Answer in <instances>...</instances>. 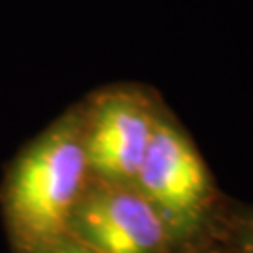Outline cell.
I'll return each mask as SVG.
<instances>
[{
	"label": "cell",
	"instance_id": "obj_2",
	"mask_svg": "<svg viewBox=\"0 0 253 253\" xmlns=\"http://www.w3.org/2000/svg\"><path fill=\"white\" fill-rule=\"evenodd\" d=\"M133 188L160 216L172 253L210 238L225 203L197 145L167 107Z\"/></svg>",
	"mask_w": 253,
	"mask_h": 253
},
{
	"label": "cell",
	"instance_id": "obj_5",
	"mask_svg": "<svg viewBox=\"0 0 253 253\" xmlns=\"http://www.w3.org/2000/svg\"><path fill=\"white\" fill-rule=\"evenodd\" d=\"M212 236L227 253H253V207L225 199Z\"/></svg>",
	"mask_w": 253,
	"mask_h": 253
},
{
	"label": "cell",
	"instance_id": "obj_7",
	"mask_svg": "<svg viewBox=\"0 0 253 253\" xmlns=\"http://www.w3.org/2000/svg\"><path fill=\"white\" fill-rule=\"evenodd\" d=\"M174 253H227L225 248L217 242L214 236H210L203 242H197V244H191L188 248H182Z\"/></svg>",
	"mask_w": 253,
	"mask_h": 253
},
{
	"label": "cell",
	"instance_id": "obj_1",
	"mask_svg": "<svg viewBox=\"0 0 253 253\" xmlns=\"http://www.w3.org/2000/svg\"><path fill=\"white\" fill-rule=\"evenodd\" d=\"M88 182L77 103L25 146L4 176L0 210L13 253H38L68 236Z\"/></svg>",
	"mask_w": 253,
	"mask_h": 253
},
{
	"label": "cell",
	"instance_id": "obj_4",
	"mask_svg": "<svg viewBox=\"0 0 253 253\" xmlns=\"http://www.w3.org/2000/svg\"><path fill=\"white\" fill-rule=\"evenodd\" d=\"M68 236L96 253H172L160 216L133 186L92 176L73 210Z\"/></svg>",
	"mask_w": 253,
	"mask_h": 253
},
{
	"label": "cell",
	"instance_id": "obj_3",
	"mask_svg": "<svg viewBox=\"0 0 253 253\" xmlns=\"http://www.w3.org/2000/svg\"><path fill=\"white\" fill-rule=\"evenodd\" d=\"M165 103L143 84H109L79 103L90 176L133 186Z\"/></svg>",
	"mask_w": 253,
	"mask_h": 253
},
{
	"label": "cell",
	"instance_id": "obj_6",
	"mask_svg": "<svg viewBox=\"0 0 253 253\" xmlns=\"http://www.w3.org/2000/svg\"><path fill=\"white\" fill-rule=\"evenodd\" d=\"M38 253H96V252L90 250V248H86L81 242H77L72 236H64L58 242L47 246L45 250H42V252Z\"/></svg>",
	"mask_w": 253,
	"mask_h": 253
}]
</instances>
